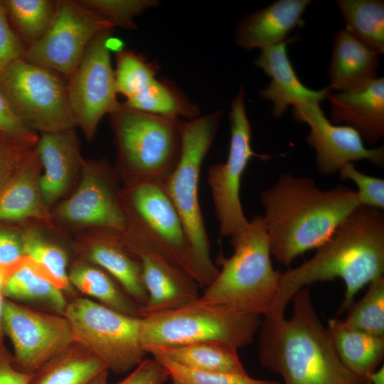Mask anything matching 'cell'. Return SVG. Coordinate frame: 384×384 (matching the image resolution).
I'll list each match as a JSON object with an SVG mask.
<instances>
[{
  "label": "cell",
  "instance_id": "60d3db41",
  "mask_svg": "<svg viewBox=\"0 0 384 384\" xmlns=\"http://www.w3.org/2000/svg\"><path fill=\"white\" fill-rule=\"evenodd\" d=\"M23 257V230L0 223V267H11Z\"/></svg>",
  "mask_w": 384,
  "mask_h": 384
},
{
  "label": "cell",
  "instance_id": "7402d4cb",
  "mask_svg": "<svg viewBox=\"0 0 384 384\" xmlns=\"http://www.w3.org/2000/svg\"><path fill=\"white\" fill-rule=\"evenodd\" d=\"M85 252L91 262L113 277L141 306L147 301L139 256L129 245L122 232L101 228Z\"/></svg>",
  "mask_w": 384,
  "mask_h": 384
},
{
  "label": "cell",
  "instance_id": "7bdbcfd3",
  "mask_svg": "<svg viewBox=\"0 0 384 384\" xmlns=\"http://www.w3.org/2000/svg\"><path fill=\"white\" fill-rule=\"evenodd\" d=\"M0 130L38 142V136L16 114L0 88Z\"/></svg>",
  "mask_w": 384,
  "mask_h": 384
},
{
  "label": "cell",
  "instance_id": "44dd1931",
  "mask_svg": "<svg viewBox=\"0 0 384 384\" xmlns=\"http://www.w3.org/2000/svg\"><path fill=\"white\" fill-rule=\"evenodd\" d=\"M311 4V0H277L246 15L236 26L235 43L244 49L262 50L286 41Z\"/></svg>",
  "mask_w": 384,
  "mask_h": 384
},
{
  "label": "cell",
  "instance_id": "bcb514c9",
  "mask_svg": "<svg viewBox=\"0 0 384 384\" xmlns=\"http://www.w3.org/2000/svg\"><path fill=\"white\" fill-rule=\"evenodd\" d=\"M4 297L2 293H0V348L4 347V337L5 335L3 324V304Z\"/></svg>",
  "mask_w": 384,
  "mask_h": 384
},
{
  "label": "cell",
  "instance_id": "7c38bea8",
  "mask_svg": "<svg viewBox=\"0 0 384 384\" xmlns=\"http://www.w3.org/2000/svg\"><path fill=\"white\" fill-rule=\"evenodd\" d=\"M112 31L103 30L93 37L67 83L71 112L87 140L93 138L102 117L121 106L108 47Z\"/></svg>",
  "mask_w": 384,
  "mask_h": 384
},
{
  "label": "cell",
  "instance_id": "52a82bcc",
  "mask_svg": "<svg viewBox=\"0 0 384 384\" xmlns=\"http://www.w3.org/2000/svg\"><path fill=\"white\" fill-rule=\"evenodd\" d=\"M261 322L260 316L196 300L141 317L140 342L146 353L204 342L224 343L239 349L252 342Z\"/></svg>",
  "mask_w": 384,
  "mask_h": 384
},
{
  "label": "cell",
  "instance_id": "ab89813d",
  "mask_svg": "<svg viewBox=\"0 0 384 384\" xmlns=\"http://www.w3.org/2000/svg\"><path fill=\"white\" fill-rule=\"evenodd\" d=\"M26 47L9 22L0 1V74L14 62L23 59Z\"/></svg>",
  "mask_w": 384,
  "mask_h": 384
},
{
  "label": "cell",
  "instance_id": "ffe728a7",
  "mask_svg": "<svg viewBox=\"0 0 384 384\" xmlns=\"http://www.w3.org/2000/svg\"><path fill=\"white\" fill-rule=\"evenodd\" d=\"M74 129L41 133L36 144L43 174L40 191L45 206L49 208L69 188L75 174L84 161Z\"/></svg>",
  "mask_w": 384,
  "mask_h": 384
},
{
  "label": "cell",
  "instance_id": "d6986e66",
  "mask_svg": "<svg viewBox=\"0 0 384 384\" xmlns=\"http://www.w3.org/2000/svg\"><path fill=\"white\" fill-rule=\"evenodd\" d=\"M331 122L352 127L370 145L384 136V78L352 92L329 90Z\"/></svg>",
  "mask_w": 384,
  "mask_h": 384
},
{
  "label": "cell",
  "instance_id": "603a6c76",
  "mask_svg": "<svg viewBox=\"0 0 384 384\" xmlns=\"http://www.w3.org/2000/svg\"><path fill=\"white\" fill-rule=\"evenodd\" d=\"M380 61L378 53L343 28L334 38L328 87L341 92L359 90L378 78Z\"/></svg>",
  "mask_w": 384,
  "mask_h": 384
},
{
  "label": "cell",
  "instance_id": "7dc6e473",
  "mask_svg": "<svg viewBox=\"0 0 384 384\" xmlns=\"http://www.w3.org/2000/svg\"><path fill=\"white\" fill-rule=\"evenodd\" d=\"M14 265L9 267H0V293H2V290L6 282V280L11 272Z\"/></svg>",
  "mask_w": 384,
  "mask_h": 384
},
{
  "label": "cell",
  "instance_id": "b9f144b4",
  "mask_svg": "<svg viewBox=\"0 0 384 384\" xmlns=\"http://www.w3.org/2000/svg\"><path fill=\"white\" fill-rule=\"evenodd\" d=\"M169 378L165 367L153 357L144 358L126 378L116 384H164Z\"/></svg>",
  "mask_w": 384,
  "mask_h": 384
},
{
  "label": "cell",
  "instance_id": "681fc988",
  "mask_svg": "<svg viewBox=\"0 0 384 384\" xmlns=\"http://www.w3.org/2000/svg\"><path fill=\"white\" fill-rule=\"evenodd\" d=\"M170 384H172L171 383Z\"/></svg>",
  "mask_w": 384,
  "mask_h": 384
},
{
  "label": "cell",
  "instance_id": "4fadbf2b",
  "mask_svg": "<svg viewBox=\"0 0 384 384\" xmlns=\"http://www.w3.org/2000/svg\"><path fill=\"white\" fill-rule=\"evenodd\" d=\"M113 28L105 18L78 1L57 0L50 26L38 42L26 49L23 59L68 78L93 37Z\"/></svg>",
  "mask_w": 384,
  "mask_h": 384
},
{
  "label": "cell",
  "instance_id": "ee69618b",
  "mask_svg": "<svg viewBox=\"0 0 384 384\" xmlns=\"http://www.w3.org/2000/svg\"><path fill=\"white\" fill-rule=\"evenodd\" d=\"M32 375L16 369L13 355L5 346L0 348V384H29Z\"/></svg>",
  "mask_w": 384,
  "mask_h": 384
},
{
  "label": "cell",
  "instance_id": "8fae6325",
  "mask_svg": "<svg viewBox=\"0 0 384 384\" xmlns=\"http://www.w3.org/2000/svg\"><path fill=\"white\" fill-rule=\"evenodd\" d=\"M229 119L230 139L227 160L211 165L207 178L220 233L225 237H230L249 223L240 198L242 176L249 161L254 157L262 160L272 157L257 154L252 148V128L246 113L242 86L232 101Z\"/></svg>",
  "mask_w": 384,
  "mask_h": 384
},
{
  "label": "cell",
  "instance_id": "4316f807",
  "mask_svg": "<svg viewBox=\"0 0 384 384\" xmlns=\"http://www.w3.org/2000/svg\"><path fill=\"white\" fill-rule=\"evenodd\" d=\"M105 370L103 363L74 343L34 373L29 384H87Z\"/></svg>",
  "mask_w": 384,
  "mask_h": 384
},
{
  "label": "cell",
  "instance_id": "5b68a950",
  "mask_svg": "<svg viewBox=\"0 0 384 384\" xmlns=\"http://www.w3.org/2000/svg\"><path fill=\"white\" fill-rule=\"evenodd\" d=\"M119 201L127 222L124 234L131 242L164 257L201 287L211 283L162 183L125 187L119 193Z\"/></svg>",
  "mask_w": 384,
  "mask_h": 384
},
{
  "label": "cell",
  "instance_id": "5bb4252c",
  "mask_svg": "<svg viewBox=\"0 0 384 384\" xmlns=\"http://www.w3.org/2000/svg\"><path fill=\"white\" fill-rule=\"evenodd\" d=\"M3 324L14 346V366L26 373L33 374L75 343L64 316L40 312L6 297Z\"/></svg>",
  "mask_w": 384,
  "mask_h": 384
},
{
  "label": "cell",
  "instance_id": "ac0fdd59",
  "mask_svg": "<svg viewBox=\"0 0 384 384\" xmlns=\"http://www.w3.org/2000/svg\"><path fill=\"white\" fill-rule=\"evenodd\" d=\"M292 39L261 50L255 65L271 78L268 85L260 90V96L272 103V114L280 119L287 107L319 103L326 100L330 90L327 86L314 90L306 87L299 79L287 53V44Z\"/></svg>",
  "mask_w": 384,
  "mask_h": 384
},
{
  "label": "cell",
  "instance_id": "d4e9b609",
  "mask_svg": "<svg viewBox=\"0 0 384 384\" xmlns=\"http://www.w3.org/2000/svg\"><path fill=\"white\" fill-rule=\"evenodd\" d=\"M336 351L353 374L368 378L384 357V338L347 327L338 318L328 320L326 327Z\"/></svg>",
  "mask_w": 384,
  "mask_h": 384
},
{
  "label": "cell",
  "instance_id": "2e32d148",
  "mask_svg": "<svg viewBox=\"0 0 384 384\" xmlns=\"http://www.w3.org/2000/svg\"><path fill=\"white\" fill-rule=\"evenodd\" d=\"M82 174L77 190L59 205L57 215L70 223L124 233L126 217L113 172L101 164L84 161Z\"/></svg>",
  "mask_w": 384,
  "mask_h": 384
},
{
  "label": "cell",
  "instance_id": "e575fe53",
  "mask_svg": "<svg viewBox=\"0 0 384 384\" xmlns=\"http://www.w3.org/2000/svg\"><path fill=\"white\" fill-rule=\"evenodd\" d=\"M157 64L148 61L141 54L122 50L116 55L114 78L117 93L127 97L140 91L154 79Z\"/></svg>",
  "mask_w": 384,
  "mask_h": 384
},
{
  "label": "cell",
  "instance_id": "f1b7e54d",
  "mask_svg": "<svg viewBox=\"0 0 384 384\" xmlns=\"http://www.w3.org/2000/svg\"><path fill=\"white\" fill-rule=\"evenodd\" d=\"M129 109L168 117L193 120L200 116L198 106L169 81L154 79L140 91L126 98Z\"/></svg>",
  "mask_w": 384,
  "mask_h": 384
},
{
  "label": "cell",
  "instance_id": "7a4b0ae2",
  "mask_svg": "<svg viewBox=\"0 0 384 384\" xmlns=\"http://www.w3.org/2000/svg\"><path fill=\"white\" fill-rule=\"evenodd\" d=\"M262 216L271 255L289 267L293 260L323 245L359 206L356 191L338 184L320 189L309 177L279 176L261 193Z\"/></svg>",
  "mask_w": 384,
  "mask_h": 384
},
{
  "label": "cell",
  "instance_id": "836d02e7",
  "mask_svg": "<svg viewBox=\"0 0 384 384\" xmlns=\"http://www.w3.org/2000/svg\"><path fill=\"white\" fill-rule=\"evenodd\" d=\"M343 324L348 328L384 338V277L373 280L365 295L347 310Z\"/></svg>",
  "mask_w": 384,
  "mask_h": 384
},
{
  "label": "cell",
  "instance_id": "8992f818",
  "mask_svg": "<svg viewBox=\"0 0 384 384\" xmlns=\"http://www.w3.org/2000/svg\"><path fill=\"white\" fill-rule=\"evenodd\" d=\"M118 150V174L125 187L163 183L177 165L183 120L124 107L110 114Z\"/></svg>",
  "mask_w": 384,
  "mask_h": 384
},
{
  "label": "cell",
  "instance_id": "f546056e",
  "mask_svg": "<svg viewBox=\"0 0 384 384\" xmlns=\"http://www.w3.org/2000/svg\"><path fill=\"white\" fill-rule=\"evenodd\" d=\"M2 294L9 299L43 304L63 314L67 302L62 290L33 270L23 257L9 274Z\"/></svg>",
  "mask_w": 384,
  "mask_h": 384
},
{
  "label": "cell",
  "instance_id": "484cf974",
  "mask_svg": "<svg viewBox=\"0 0 384 384\" xmlns=\"http://www.w3.org/2000/svg\"><path fill=\"white\" fill-rule=\"evenodd\" d=\"M68 278L71 285L100 304L125 315L141 318V306L100 267L77 263L68 272Z\"/></svg>",
  "mask_w": 384,
  "mask_h": 384
},
{
  "label": "cell",
  "instance_id": "3957f363",
  "mask_svg": "<svg viewBox=\"0 0 384 384\" xmlns=\"http://www.w3.org/2000/svg\"><path fill=\"white\" fill-rule=\"evenodd\" d=\"M291 317H264L259 329V361L284 384H370L342 363L321 322L308 287L292 298Z\"/></svg>",
  "mask_w": 384,
  "mask_h": 384
},
{
  "label": "cell",
  "instance_id": "9c48e42d",
  "mask_svg": "<svg viewBox=\"0 0 384 384\" xmlns=\"http://www.w3.org/2000/svg\"><path fill=\"white\" fill-rule=\"evenodd\" d=\"M77 343L117 373L134 369L145 358L140 342L141 318L114 311L99 302L76 298L63 314Z\"/></svg>",
  "mask_w": 384,
  "mask_h": 384
},
{
  "label": "cell",
  "instance_id": "83f0119b",
  "mask_svg": "<svg viewBox=\"0 0 384 384\" xmlns=\"http://www.w3.org/2000/svg\"><path fill=\"white\" fill-rule=\"evenodd\" d=\"M237 348L220 343L204 342L155 349L176 363L200 371L246 374Z\"/></svg>",
  "mask_w": 384,
  "mask_h": 384
},
{
  "label": "cell",
  "instance_id": "8d00e7d4",
  "mask_svg": "<svg viewBox=\"0 0 384 384\" xmlns=\"http://www.w3.org/2000/svg\"><path fill=\"white\" fill-rule=\"evenodd\" d=\"M37 142L0 130V191L21 171Z\"/></svg>",
  "mask_w": 384,
  "mask_h": 384
},
{
  "label": "cell",
  "instance_id": "30bf717a",
  "mask_svg": "<svg viewBox=\"0 0 384 384\" xmlns=\"http://www.w3.org/2000/svg\"><path fill=\"white\" fill-rule=\"evenodd\" d=\"M0 88L16 114L33 131L53 133L76 127L67 84L58 73L20 59L0 74Z\"/></svg>",
  "mask_w": 384,
  "mask_h": 384
},
{
  "label": "cell",
  "instance_id": "ba28073f",
  "mask_svg": "<svg viewBox=\"0 0 384 384\" xmlns=\"http://www.w3.org/2000/svg\"><path fill=\"white\" fill-rule=\"evenodd\" d=\"M223 117L222 110L185 122L177 165L162 183L176 209L196 255L211 281L219 269L210 255V244L201 210L198 187L202 162L210 148Z\"/></svg>",
  "mask_w": 384,
  "mask_h": 384
},
{
  "label": "cell",
  "instance_id": "6da1fadb",
  "mask_svg": "<svg viewBox=\"0 0 384 384\" xmlns=\"http://www.w3.org/2000/svg\"><path fill=\"white\" fill-rule=\"evenodd\" d=\"M381 210L359 206L311 258L280 273L274 301L263 317L284 316L287 306L297 291L317 282L337 278L346 285L338 312L341 314L347 311L364 286L383 275L384 214Z\"/></svg>",
  "mask_w": 384,
  "mask_h": 384
},
{
  "label": "cell",
  "instance_id": "cb8c5ba5",
  "mask_svg": "<svg viewBox=\"0 0 384 384\" xmlns=\"http://www.w3.org/2000/svg\"><path fill=\"white\" fill-rule=\"evenodd\" d=\"M42 169L36 147L21 171L0 191V223L31 218L53 226L40 191Z\"/></svg>",
  "mask_w": 384,
  "mask_h": 384
},
{
  "label": "cell",
  "instance_id": "d590c367",
  "mask_svg": "<svg viewBox=\"0 0 384 384\" xmlns=\"http://www.w3.org/2000/svg\"><path fill=\"white\" fill-rule=\"evenodd\" d=\"M151 354L165 367L172 384H279L275 380L253 378L247 373L196 370L183 366L158 352Z\"/></svg>",
  "mask_w": 384,
  "mask_h": 384
},
{
  "label": "cell",
  "instance_id": "277c9868",
  "mask_svg": "<svg viewBox=\"0 0 384 384\" xmlns=\"http://www.w3.org/2000/svg\"><path fill=\"white\" fill-rule=\"evenodd\" d=\"M230 238L233 255L219 257L221 270L197 301L264 316L274 301L280 273L272 265L262 216Z\"/></svg>",
  "mask_w": 384,
  "mask_h": 384
},
{
  "label": "cell",
  "instance_id": "f6af8a7d",
  "mask_svg": "<svg viewBox=\"0 0 384 384\" xmlns=\"http://www.w3.org/2000/svg\"><path fill=\"white\" fill-rule=\"evenodd\" d=\"M368 379L370 384H384V366L383 365L371 373Z\"/></svg>",
  "mask_w": 384,
  "mask_h": 384
},
{
  "label": "cell",
  "instance_id": "1f68e13d",
  "mask_svg": "<svg viewBox=\"0 0 384 384\" xmlns=\"http://www.w3.org/2000/svg\"><path fill=\"white\" fill-rule=\"evenodd\" d=\"M23 239L26 264L60 290L70 291L71 284L65 250L47 240L36 229L23 230Z\"/></svg>",
  "mask_w": 384,
  "mask_h": 384
},
{
  "label": "cell",
  "instance_id": "74e56055",
  "mask_svg": "<svg viewBox=\"0 0 384 384\" xmlns=\"http://www.w3.org/2000/svg\"><path fill=\"white\" fill-rule=\"evenodd\" d=\"M84 6L97 12L113 26L134 29V18L157 5L151 0H78Z\"/></svg>",
  "mask_w": 384,
  "mask_h": 384
},
{
  "label": "cell",
  "instance_id": "4dcf8cb0",
  "mask_svg": "<svg viewBox=\"0 0 384 384\" xmlns=\"http://www.w3.org/2000/svg\"><path fill=\"white\" fill-rule=\"evenodd\" d=\"M345 28L379 55L384 53V1L336 0Z\"/></svg>",
  "mask_w": 384,
  "mask_h": 384
},
{
  "label": "cell",
  "instance_id": "e0dca14e",
  "mask_svg": "<svg viewBox=\"0 0 384 384\" xmlns=\"http://www.w3.org/2000/svg\"><path fill=\"white\" fill-rule=\"evenodd\" d=\"M126 239L142 265L147 301L141 307V317L177 309L199 298L201 287L189 275L160 255Z\"/></svg>",
  "mask_w": 384,
  "mask_h": 384
},
{
  "label": "cell",
  "instance_id": "c3c4849f",
  "mask_svg": "<svg viewBox=\"0 0 384 384\" xmlns=\"http://www.w3.org/2000/svg\"><path fill=\"white\" fill-rule=\"evenodd\" d=\"M107 378L108 370H105L87 384H109Z\"/></svg>",
  "mask_w": 384,
  "mask_h": 384
},
{
  "label": "cell",
  "instance_id": "d6a6232c",
  "mask_svg": "<svg viewBox=\"0 0 384 384\" xmlns=\"http://www.w3.org/2000/svg\"><path fill=\"white\" fill-rule=\"evenodd\" d=\"M2 3L26 49L45 35L57 9V1L53 0H4Z\"/></svg>",
  "mask_w": 384,
  "mask_h": 384
},
{
  "label": "cell",
  "instance_id": "9a60e30c",
  "mask_svg": "<svg viewBox=\"0 0 384 384\" xmlns=\"http://www.w3.org/2000/svg\"><path fill=\"white\" fill-rule=\"evenodd\" d=\"M292 114L296 122L310 127L306 141L316 151V167L322 175L334 174L345 164L359 160H367L378 168L383 167V146L366 147L354 129L329 120L319 103L293 107Z\"/></svg>",
  "mask_w": 384,
  "mask_h": 384
},
{
  "label": "cell",
  "instance_id": "f35d334b",
  "mask_svg": "<svg viewBox=\"0 0 384 384\" xmlns=\"http://www.w3.org/2000/svg\"><path fill=\"white\" fill-rule=\"evenodd\" d=\"M342 180L350 179L358 187L356 191L361 205L384 208V179L368 176L357 170L353 163H348L338 171Z\"/></svg>",
  "mask_w": 384,
  "mask_h": 384
}]
</instances>
